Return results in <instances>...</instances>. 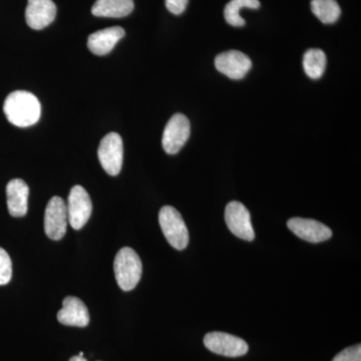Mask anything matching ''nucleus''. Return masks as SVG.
<instances>
[{"instance_id": "f3484780", "label": "nucleus", "mask_w": 361, "mask_h": 361, "mask_svg": "<svg viewBox=\"0 0 361 361\" xmlns=\"http://www.w3.org/2000/svg\"><path fill=\"white\" fill-rule=\"evenodd\" d=\"M303 68L306 75L312 80L322 78L326 68V56L324 51L318 49H308L304 54Z\"/></svg>"}, {"instance_id": "423d86ee", "label": "nucleus", "mask_w": 361, "mask_h": 361, "mask_svg": "<svg viewBox=\"0 0 361 361\" xmlns=\"http://www.w3.org/2000/svg\"><path fill=\"white\" fill-rule=\"evenodd\" d=\"M68 216L66 202L61 197H52L45 208L44 231L49 239L63 238L68 229Z\"/></svg>"}, {"instance_id": "6ab92c4d", "label": "nucleus", "mask_w": 361, "mask_h": 361, "mask_svg": "<svg viewBox=\"0 0 361 361\" xmlns=\"http://www.w3.org/2000/svg\"><path fill=\"white\" fill-rule=\"evenodd\" d=\"M260 7L259 0H231L225 7V20L230 25L240 26L245 25V20L240 16V11L242 8L258 9Z\"/></svg>"}, {"instance_id": "9b49d317", "label": "nucleus", "mask_w": 361, "mask_h": 361, "mask_svg": "<svg viewBox=\"0 0 361 361\" xmlns=\"http://www.w3.org/2000/svg\"><path fill=\"white\" fill-rule=\"evenodd\" d=\"M287 226L297 237L310 243H322L332 237L330 228L316 220L292 218Z\"/></svg>"}, {"instance_id": "7ed1b4c3", "label": "nucleus", "mask_w": 361, "mask_h": 361, "mask_svg": "<svg viewBox=\"0 0 361 361\" xmlns=\"http://www.w3.org/2000/svg\"><path fill=\"white\" fill-rule=\"evenodd\" d=\"M159 222L169 244L177 250H184L189 244V232L179 211L174 207H163L159 213Z\"/></svg>"}, {"instance_id": "4be33fe9", "label": "nucleus", "mask_w": 361, "mask_h": 361, "mask_svg": "<svg viewBox=\"0 0 361 361\" xmlns=\"http://www.w3.org/2000/svg\"><path fill=\"white\" fill-rule=\"evenodd\" d=\"M189 0H166V6L171 13L180 16L184 13Z\"/></svg>"}, {"instance_id": "4468645a", "label": "nucleus", "mask_w": 361, "mask_h": 361, "mask_svg": "<svg viewBox=\"0 0 361 361\" xmlns=\"http://www.w3.org/2000/svg\"><path fill=\"white\" fill-rule=\"evenodd\" d=\"M125 30L121 26L104 28L92 33L87 39V47L96 56H106L113 51L118 40L125 37Z\"/></svg>"}, {"instance_id": "1a4fd4ad", "label": "nucleus", "mask_w": 361, "mask_h": 361, "mask_svg": "<svg viewBox=\"0 0 361 361\" xmlns=\"http://www.w3.org/2000/svg\"><path fill=\"white\" fill-rule=\"evenodd\" d=\"M204 344L216 355L227 357L245 355L249 349L245 341L224 332H210L204 337Z\"/></svg>"}, {"instance_id": "39448f33", "label": "nucleus", "mask_w": 361, "mask_h": 361, "mask_svg": "<svg viewBox=\"0 0 361 361\" xmlns=\"http://www.w3.org/2000/svg\"><path fill=\"white\" fill-rule=\"evenodd\" d=\"M191 134V125L187 116L176 114L169 120L163 133L161 145L169 155L179 153Z\"/></svg>"}, {"instance_id": "ddd939ff", "label": "nucleus", "mask_w": 361, "mask_h": 361, "mask_svg": "<svg viewBox=\"0 0 361 361\" xmlns=\"http://www.w3.org/2000/svg\"><path fill=\"white\" fill-rule=\"evenodd\" d=\"M58 320L66 326L85 327L90 323V313L80 298L68 296L63 299V308L58 312Z\"/></svg>"}, {"instance_id": "20e7f679", "label": "nucleus", "mask_w": 361, "mask_h": 361, "mask_svg": "<svg viewBox=\"0 0 361 361\" xmlns=\"http://www.w3.org/2000/svg\"><path fill=\"white\" fill-rule=\"evenodd\" d=\"M97 157L104 170L111 176L120 174L123 159V140L116 133L104 135L97 149Z\"/></svg>"}, {"instance_id": "a211bd4d", "label": "nucleus", "mask_w": 361, "mask_h": 361, "mask_svg": "<svg viewBox=\"0 0 361 361\" xmlns=\"http://www.w3.org/2000/svg\"><path fill=\"white\" fill-rule=\"evenodd\" d=\"M311 11L325 25L336 23L341 14V7L336 0H312Z\"/></svg>"}, {"instance_id": "412c9836", "label": "nucleus", "mask_w": 361, "mask_h": 361, "mask_svg": "<svg viewBox=\"0 0 361 361\" xmlns=\"http://www.w3.org/2000/svg\"><path fill=\"white\" fill-rule=\"evenodd\" d=\"M332 361H361L360 344L344 349Z\"/></svg>"}, {"instance_id": "f257e3e1", "label": "nucleus", "mask_w": 361, "mask_h": 361, "mask_svg": "<svg viewBox=\"0 0 361 361\" xmlns=\"http://www.w3.org/2000/svg\"><path fill=\"white\" fill-rule=\"evenodd\" d=\"M4 111L9 123L16 127L27 128L39 122L42 106L32 92L16 90L7 96Z\"/></svg>"}, {"instance_id": "2eb2a0df", "label": "nucleus", "mask_w": 361, "mask_h": 361, "mask_svg": "<svg viewBox=\"0 0 361 361\" xmlns=\"http://www.w3.org/2000/svg\"><path fill=\"white\" fill-rule=\"evenodd\" d=\"M30 188L25 180L13 179L7 184V208L13 217H23L27 213Z\"/></svg>"}, {"instance_id": "6e6552de", "label": "nucleus", "mask_w": 361, "mask_h": 361, "mask_svg": "<svg viewBox=\"0 0 361 361\" xmlns=\"http://www.w3.org/2000/svg\"><path fill=\"white\" fill-rule=\"evenodd\" d=\"M225 221L230 231L242 240L253 241L255 238L250 212L240 202H230L225 209Z\"/></svg>"}, {"instance_id": "f03ea898", "label": "nucleus", "mask_w": 361, "mask_h": 361, "mask_svg": "<svg viewBox=\"0 0 361 361\" xmlns=\"http://www.w3.org/2000/svg\"><path fill=\"white\" fill-rule=\"evenodd\" d=\"M114 271L120 288L123 291L133 290L141 280V258L132 248L125 247L116 254L114 261Z\"/></svg>"}, {"instance_id": "5701e85b", "label": "nucleus", "mask_w": 361, "mask_h": 361, "mask_svg": "<svg viewBox=\"0 0 361 361\" xmlns=\"http://www.w3.org/2000/svg\"><path fill=\"white\" fill-rule=\"evenodd\" d=\"M70 361H87L85 360L84 356H73V357L71 358Z\"/></svg>"}, {"instance_id": "f8f14e48", "label": "nucleus", "mask_w": 361, "mask_h": 361, "mask_svg": "<svg viewBox=\"0 0 361 361\" xmlns=\"http://www.w3.org/2000/svg\"><path fill=\"white\" fill-rule=\"evenodd\" d=\"M56 16V6L52 0H28L25 20L32 30H44Z\"/></svg>"}, {"instance_id": "aec40b11", "label": "nucleus", "mask_w": 361, "mask_h": 361, "mask_svg": "<svg viewBox=\"0 0 361 361\" xmlns=\"http://www.w3.org/2000/svg\"><path fill=\"white\" fill-rule=\"evenodd\" d=\"M13 277V263L7 252L0 247V285H6Z\"/></svg>"}, {"instance_id": "dca6fc26", "label": "nucleus", "mask_w": 361, "mask_h": 361, "mask_svg": "<svg viewBox=\"0 0 361 361\" xmlns=\"http://www.w3.org/2000/svg\"><path fill=\"white\" fill-rule=\"evenodd\" d=\"M134 0H97L92 13L99 18H121L134 11Z\"/></svg>"}, {"instance_id": "0eeeda50", "label": "nucleus", "mask_w": 361, "mask_h": 361, "mask_svg": "<svg viewBox=\"0 0 361 361\" xmlns=\"http://www.w3.org/2000/svg\"><path fill=\"white\" fill-rule=\"evenodd\" d=\"M68 224L75 230L82 229L92 212V204L87 190L82 186H75L71 190L68 200Z\"/></svg>"}, {"instance_id": "9d476101", "label": "nucleus", "mask_w": 361, "mask_h": 361, "mask_svg": "<svg viewBox=\"0 0 361 361\" xmlns=\"http://www.w3.org/2000/svg\"><path fill=\"white\" fill-rule=\"evenodd\" d=\"M215 66L226 77L241 80L251 70L252 61L243 52L230 51L216 56Z\"/></svg>"}]
</instances>
